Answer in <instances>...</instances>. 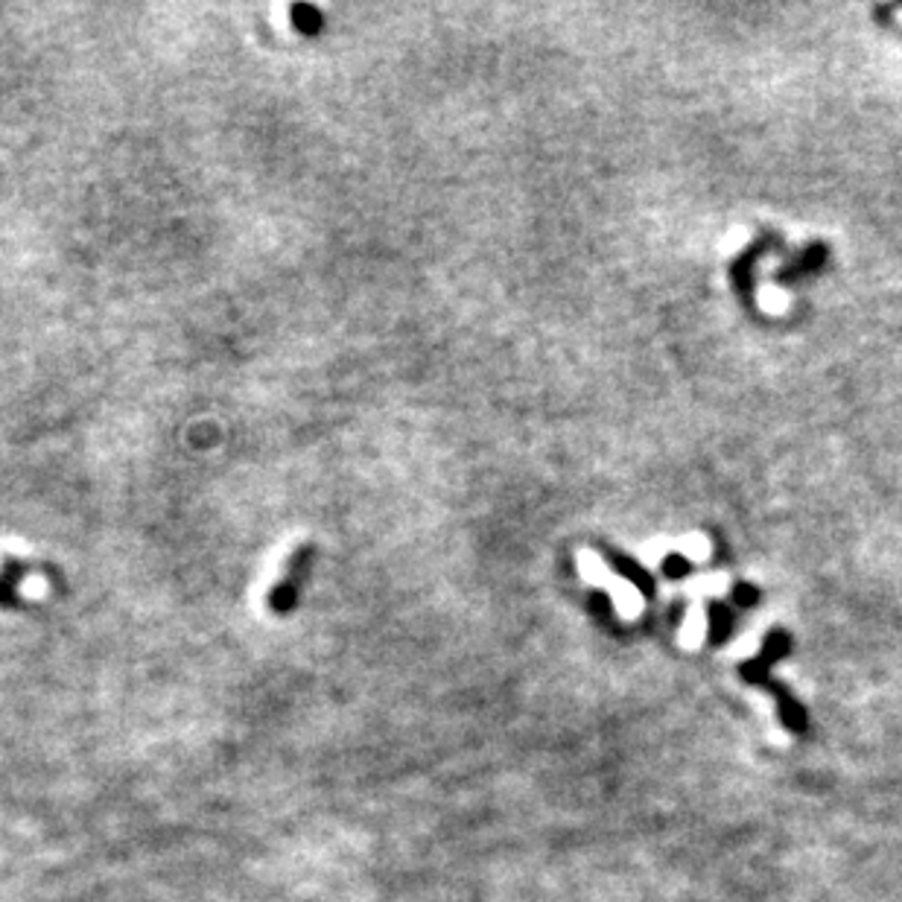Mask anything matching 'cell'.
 <instances>
[]
</instances>
